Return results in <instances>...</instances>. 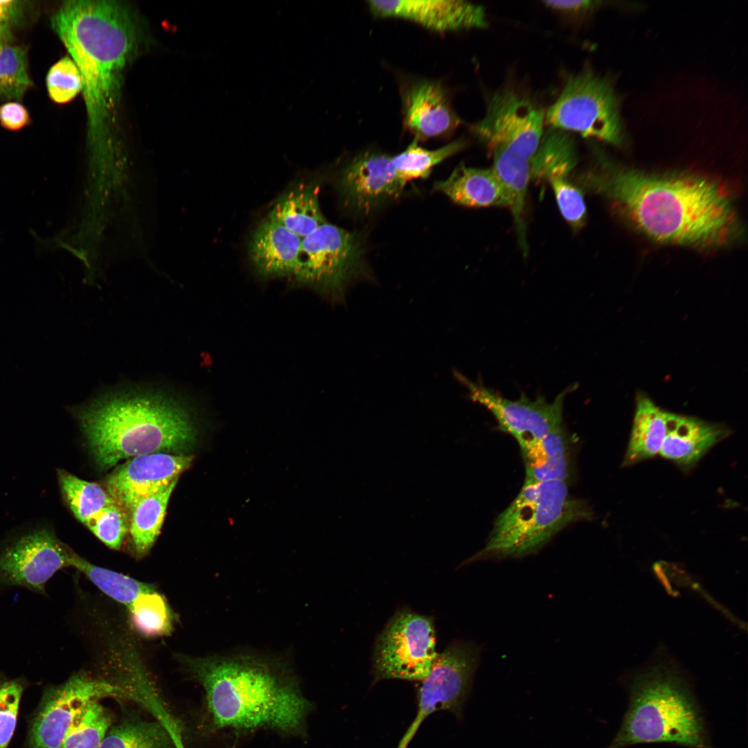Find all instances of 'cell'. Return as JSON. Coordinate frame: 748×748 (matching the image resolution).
<instances>
[{
	"instance_id": "obj_1",
	"label": "cell",
	"mask_w": 748,
	"mask_h": 748,
	"mask_svg": "<svg viewBox=\"0 0 748 748\" xmlns=\"http://www.w3.org/2000/svg\"><path fill=\"white\" fill-rule=\"evenodd\" d=\"M596 155L578 184L610 200L649 238L705 248L728 244L740 233L730 195L720 183L693 175H648Z\"/></svg>"
},
{
	"instance_id": "obj_2",
	"label": "cell",
	"mask_w": 748,
	"mask_h": 748,
	"mask_svg": "<svg viewBox=\"0 0 748 748\" xmlns=\"http://www.w3.org/2000/svg\"><path fill=\"white\" fill-rule=\"evenodd\" d=\"M181 659L203 687L216 728L294 733L303 727L310 704L282 659L242 652Z\"/></svg>"
},
{
	"instance_id": "obj_3",
	"label": "cell",
	"mask_w": 748,
	"mask_h": 748,
	"mask_svg": "<svg viewBox=\"0 0 748 748\" xmlns=\"http://www.w3.org/2000/svg\"><path fill=\"white\" fill-rule=\"evenodd\" d=\"M51 25L80 71L89 139L106 151L117 127L123 72L136 44L133 18L120 2L70 0Z\"/></svg>"
},
{
	"instance_id": "obj_4",
	"label": "cell",
	"mask_w": 748,
	"mask_h": 748,
	"mask_svg": "<svg viewBox=\"0 0 748 748\" xmlns=\"http://www.w3.org/2000/svg\"><path fill=\"white\" fill-rule=\"evenodd\" d=\"M97 465L154 453L186 455L197 435L190 409L155 392L127 391L102 396L75 410Z\"/></svg>"
},
{
	"instance_id": "obj_5",
	"label": "cell",
	"mask_w": 748,
	"mask_h": 748,
	"mask_svg": "<svg viewBox=\"0 0 748 748\" xmlns=\"http://www.w3.org/2000/svg\"><path fill=\"white\" fill-rule=\"evenodd\" d=\"M661 742L712 748L687 681L675 667L662 663L633 679L628 709L608 748Z\"/></svg>"
},
{
	"instance_id": "obj_6",
	"label": "cell",
	"mask_w": 748,
	"mask_h": 748,
	"mask_svg": "<svg viewBox=\"0 0 748 748\" xmlns=\"http://www.w3.org/2000/svg\"><path fill=\"white\" fill-rule=\"evenodd\" d=\"M587 503L569 492L567 481H525L495 519L485 546L463 564L482 559L533 553L573 523L591 519Z\"/></svg>"
},
{
	"instance_id": "obj_7",
	"label": "cell",
	"mask_w": 748,
	"mask_h": 748,
	"mask_svg": "<svg viewBox=\"0 0 748 748\" xmlns=\"http://www.w3.org/2000/svg\"><path fill=\"white\" fill-rule=\"evenodd\" d=\"M544 112L532 99L513 88L490 95L486 112L473 132L492 156L493 163L526 171L544 132Z\"/></svg>"
},
{
	"instance_id": "obj_8",
	"label": "cell",
	"mask_w": 748,
	"mask_h": 748,
	"mask_svg": "<svg viewBox=\"0 0 748 748\" xmlns=\"http://www.w3.org/2000/svg\"><path fill=\"white\" fill-rule=\"evenodd\" d=\"M545 124L584 137L620 145L625 132L620 99L609 78L589 66L570 75L544 114Z\"/></svg>"
},
{
	"instance_id": "obj_9",
	"label": "cell",
	"mask_w": 748,
	"mask_h": 748,
	"mask_svg": "<svg viewBox=\"0 0 748 748\" xmlns=\"http://www.w3.org/2000/svg\"><path fill=\"white\" fill-rule=\"evenodd\" d=\"M363 252L357 233L326 222L302 238L292 276L296 284L339 303L364 272Z\"/></svg>"
},
{
	"instance_id": "obj_10",
	"label": "cell",
	"mask_w": 748,
	"mask_h": 748,
	"mask_svg": "<svg viewBox=\"0 0 748 748\" xmlns=\"http://www.w3.org/2000/svg\"><path fill=\"white\" fill-rule=\"evenodd\" d=\"M431 616L398 610L377 636L373 655L375 681L422 680L438 655Z\"/></svg>"
},
{
	"instance_id": "obj_11",
	"label": "cell",
	"mask_w": 748,
	"mask_h": 748,
	"mask_svg": "<svg viewBox=\"0 0 748 748\" xmlns=\"http://www.w3.org/2000/svg\"><path fill=\"white\" fill-rule=\"evenodd\" d=\"M479 656L477 645L462 641L438 654L429 673L422 680L417 715L398 748H407L423 720L435 711L445 710L461 716Z\"/></svg>"
},
{
	"instance_id": "obj_12",
	"label": "cell",
	"mask_w": 748,
	"mask_h": 748,
	"mask_svg": "<svg viewBox=\"0 0 748 748\" xmlns=\"http://www.w3.org/2000/svg\"><path fill=\"white\" fill-rule=\"evenodd\" d=\"M456 380L467 390L469 398L492 413L499 430L509 434L519 445L540 439L562 427L564 402L566 395L577 389L572 384L549 402L538 395L531 400L524 393L517 400H510L481 382H474L458 371H453Z\"/></svg>"
},
{
	"instance_id": "obj_13",
	"label": "cell",
	"mask_w": 748,
	"mask_h": 748,
	"mask_svg": "<svg viewBox=\"0 0 748 748\" xmlns=\"http://www.w3.org/2000/svg\"><path fill=\"white\" fill-rule=\"evenodd\" d=\"M72 551L45 526L6 541L0 545V591L19 587L45 594L47 582L69 566Z\"/></svg>"
},
{
	"instance_id": "obj_14",
	"label": "cell",
	"mask_w": 748,
	"mask_h": 748,
	"mask_svg": "<svg viewBox=\"0 0 748 748\" xmlns=\"http://www.w3.org/2000/svg\"><path fill=\"white\" fill-rule=\"evenodd\" d=\"M105 697H127L125 686L77 674L44 693L30 731V748H61L89 703Z\"/></svg>"
},
{
	"instance_id": "obj_15",
	"label": "cell",
	"mask_w": 748,
	"mask_h": 748,
	"mask_svg": "<svg viewBox=\"0 0 748 748\" xmlns=\"http://www.w3.org/2000/svg\"><path fill=\"white\" fill-rule=\"evenodd\" d=\"M193 456L154 453L132 457L106 479L105 489L127 511L138 501L179 479L192 464Z\"/></svg>"
},
{
	"instance_id": "obj_16",
	"label": "cell",
	"mask_w": 748,
	"mask_h": 748,
	"mask_svg": "<svg viewBox=\"0 0 748 748\" xmlns=\"http://www.w3.org/2000/svg\"><path fill=\"white\" fill-rule=\"evenodd\" d=\"M405 185L396 174L392 157L371 151L354 157L342 170L338 181L339 190L347 204L363 213L398 197Z\"/></svg>"
},
{
	"instance_id": "obj_17",
	"label": "cell",
	"mask_w": 748,
	"mask_h": 748,
	"mask_svg": "<svg viewBox=\"0 0 748 748\" xmlns=\"http://www.w3.org/2000/svg\"><path fill=\"white\" fill-rule=\"evenodd\" d=\"M373 16L410 21L445 33L488 26L483 6L461 0H369Z\"/></svg>"
},
{
	"instance_id": "obj_18",
	"label": "cell",
	"mask_w": 748,
	"mask_h": 748,
	"mask_svg": "<svg viewBox=\"0 0 748 748\" xmlns=\"http://www.w3.org/2000/svg\"><path fill=\"white\" fill-rule=\"evenodd\" d=\"M404 124L415 139H427L452 132L461 120L453 109L443 86L437 81L420 80L402 93Z\"/></svg>"
},
{
	"instance_id": "obj_19",
	"label": "cell",
	"mask_w": 748,
	"mask_h": 748,
	"mask_svg": "<svg viewBox=\"0 0 748 748\" xmlns=\"http://www.w3.org/2000/svg\"><path fill=\"white\" fill-rule=\"evenodd\" d=\"M302 238L268 217L256 226L248 244L250 262L265 278L292 276Z\"/></svg>"
},
{
	"instance_id": "obj_20",
	"label": "cell",
	"mask_w": 748,
	"mask_h": 748,
	"mask_svg": "<svg viewBox=\"0 0 748 748\" xmlns=\"http://www.w3.org/2000/svg\"><path fill=\"white\" fill-rule=\"evenodd\" d=\"M729 434L721 424L668 412L667 433L659 454L683 467H691Z\"/></svg>"
},
{
	"instance_id": "obj_21",
	"label": "cell",
	"mask_w": 748,
	"mask_h": 748,
	"mask_svg": "<svg viewBox=\"0 0 748 748\" xmlns=\"http://www.w3.org/2000/svg\"><path fill=\"white\" fill-rule=\"evenodd\" d=\"M434 189L454 202L470 207H510L508 193L492 168L457 166L445 180L436 181Z\"/></svg>"
},
{
	"instance_id": "obj_22",
	"label": "cell",
	"mask_w": 748,
	"mask_h": 748,
	"mask_svg": "<svg viewBox=\"0 0 748 748\" xmlns=\"http://www.w3.org/2000/svg\"><path fill=\"white\" fill-rule=\"evenodd\" d=\"M526 479L567 481L570 474L569 446L563 427L519 445Z\"/></svg>"
},
{
	"instance_id": "obj_23",
	"label": "cell",
	"mask_w": 748,
	"mask_h": 748,
	"mask_svg": "<svg viewBox=\"0 0 748 748\" xmlns=\"http://www.w3.org/2000/svg\"><path fill=\"white\" fill-rule=\"evenodd\" d=\"M318 194L317 183H299L278 199L267 217L303 238L327 222Z\"/></svg>"
},
{
	"instance_id": "obj_24",
	"label": "cell",
	"mask_w": 748,
	"mask_h": 748,
	"mask_svg": "<svg viewBox=\"0 0 748 748\" xmlns=\"http://www.w3.org/2000/svg\"><path fill=\"white\" fill-rule=\"evenodd\" d=\"M668 414V411L648 397L638 396L623 465L635 464L660 453L667 433Z\"/></svg>"
},
{
	"instance_id": "obj_25",
	"label": "cell",
	"mask_w": 748,
	"mask_h": 748,
	"mask_svg": "<svg viewBox=\"0 0 748 748\" xmlns=\"http://www.w3.org/2000/svg\"><path fill=\"white\" fill-rule=\"evenodd\" d=\"M577 162L576 143L571 134L549 127L532 159L531 181L549 184L571 179Z\"/></svg>"
},
{
	"instance_id": "obj_26",
	"label": "cell",
	"mask_w": 748,
	"mask_h": 748,
	"mask_svg": "<svg viewBox=\"0 0 748 748\" xmlns=\"http://www.w3.org/2000/svg\"><path fill=\"white\" fill-rule=\"evenodd\" d=\"M178 479L136 502L128 510L129 532L138 556L146 554L160 533L170 497Z\"/></svg>"
},
{
	"instance_id": "obj_27",
	"label": "cell",
	"mask_w": 748,
	"mask_h": 748,
	"mask_svg": "<svg viewBox=\"0 0 748 748\" xmlns=\"http://www.w3.org/2000/svg\"><path fill=\"white\" fill-rule=\"evenodd\" d=\"M57 479L67 505L84 524L105 507L117 503L98 483L82 480L63 469L57 470Z\"/></svg>"
},
{
	"instance_id": "obj_28",
	"label": "cell",
	"mask_w": 748,
	"mask_h": 748,
	"mask_svg": "<svg viewBox=\"0 0 748 748\" xmlns=\"http://www.w3.org/2000/svg\"><path fill=\"white\" fill-rule=\"evenodd\" d=\"M69 566L83 573L105 594L127 607L141 594L154 589L150 585L93 564L73 551Z\"/></svg>"
},
{
	"instance_id": "obj_29",
	"label": "cell",
	"mask_w": 748,
	"mask_h": 748,
	"mask_svg": "<svg viewBox=\"0 0 748 748\" xmlns=\"http://www.w3.org/2000/svg\"><path fill=\"white\" fill-rule=\"evenodd\" d=\"M99 748H174V746L167 729L159 720H126L109 729Z\"/></svg>"
},
{
	"instance_id": "obj_30",
	"label": "cell",
	"mask_w": 748,
	"mask_h": 748,
	"mask_svg": "<svg viewBox=\"0 0 748 748\" xmlns=\"http://www.w3.org/2000/svg\"><path fill=\"white\" fill-rule=\"evenodd\" d=\"M465 145L463 139H458L431 150L420 146L414 139L404 151L392 157V161L398 178L406 184L412 179L427 178L435 166L463 150Z\"/></svg>"
},
{
	"instance_id": "obj_31",
	"label": "cell",
	"mask_w": 748,
	"mask_h": 748,
	"mask_svg": "<svg viewBox=\"0 0 748 748\" xmlns=\"http://www.w3.org/2000/svg\"><path fill=\"white\" fill-rule=\"evenodd\" d=\"M127 608L134 626L141 633L150 636L170 633V609L165 598L155 589L139 596Z\"/></svg>"
},
{
	"instance_id": "obj_32",
	"label": "cell",
	"mask_w": 748,
	"mask_h": 748,
	"mask_svg": "<svg viewBox=\"0 0 748 748\" xmlns=\"http://www.w3.org/2000/svg\"><path fill=\"white\" fill-rule=\"evenodd\" d=\"M33 82L26 50L11 43L0 47V99L20 101Z\"/></svg>"
},
{
	"instance_id": "obj_33",
	"label": "cell",
	"mask_w": 748,
	"mask_h": 748,
	"mask_svg": "<svg viewBox=\"0 0 748 748\" xmlns=\"http://www.w3.org/2000/svg\"><path fill=\"white\" fill-rule=\"evenodd\" d=\"M111 724L108 711L98 700L92 701L69 729L61 748H99Z\"/></svg>"
},
{
	"instance_id": "obj_34",
	"label": "cell",
	"mask_w": 748,
	"mask_h": 748,
	"mask_svg": "<svg viewBox=\"0 0 748 748\" xmlns=\"http://www.w3.org/2000/svg\"><path fill=\"white\" fill-rule=\"evenodd\" d=\"M85 525L106 546L117 550L129 532V517L124 508L114 503L97 513Z\"/></svg>"
},
{
	"instance_id": "obj_35",
	"label": "cell",
	"mask_w": 748,
	"mask_h": 748,
	"mask_svg": "<svg viewBox=\"0 0 748 748\" xmlns=\"http://www.w3.org/2000/svg\"><path fill=\"white\" fill-rule=\"evenodd\" d=\"M46 84L49 98L57 104L70 102L82 88L80 71L69 56L51 66L46 76Z\"/></svg>"
},
{
	"instance_id": "obj_36",
	"label": "cell",
	"mask_w": 748,
	"mask_h": 748,
	"mask_svg": "<svg viewBox=\"0 0 748 748\" xmlns=\"http://www.w3.org/2000/svg\"><path fill=\"white\" fill-rule=\"evenodd\" d=\"M24 685L0 673V748H7L14 733Z\"/></svg>"
},
{
	"instance_id": "obj_37",
	"label": "cell",
	"mask_w": 748,
	"mask_h": 748,
	"mask_svg": "<svg viewBox=\"0 0 748 748\" xmlns=\"http://www.w3.org/2000/svg\"><path fill=\"white\" fill-rule=\"evenodd\" d=\"M549 185L566 222L575 231L583 227L586 222L587 208L581 189L571 179L553 181Z\"/></svg>"
},
{
	"instance_id": "obj_38",
	"label": "cell",
	"mask_w": 748,
	"mask_h": 748,
	"mask_svg": "<svg viewBox=\"0 0 748 748\" xmlns=\"http://www.w3.org/2000/svg\"><path fill=\"white\" fill-rule=\"evenodd\" d=\"M30 121L28 111L19 101H8L0 106V125L9 131H18Z\"/></svg>"
},
{
	"instance_id": "obj_39",
	"label": "cell",
	"mask_w": 748,
	"mask_h": 748,
	"mask_svg": "<svg viewBox=\"0 0 748 748\" xmlns=\"http://www.w3.org/2000/svg\"><path fill=\"white\" fill-rule=\"evenodd\" d=\"M597 1H544L545 6L561 15L580 17L588 14L599 6Z\"/></svg>"
},
{
	"instance_id": "obj_40",
	"label": "cell",
	"mask_w": 748,
	"mask_h": 748,
	"mask_svg": "<svg viewBox=\"0 0 748 748\" xmlns=\"http://www.w3.org/2000/svg\"><path fill=\"white\" fill-rule=\"evenodd\" d=\"M28 1L0 0V26L12 27L21 23L28 10Z\"/></svg>"
},
{
	"instance_id": "obj_41",
	"label": "cell",
	"mask_w": 748,
	"mask_h": 748,
	"mask_svg": "<svg viewBox=\"0 0 748 748\" xmlns=\"http://www.w3.org/2000/svg\"><path fill=\"white\" fill-rule=\"evenodd\" d=\"M12 40V33L11 27L7 26H0V47L11 43Z\"/></svg>"
},
{
	"instance_id": "obj_42",
	"label": "cell",
	"mask_w": 748,
	"mask_h": 748,
	"mask_svg": "<svg viewBox=\"0 0 748 748\" xmlns=\"http://www.w3.org/2000/svg\"><path fill=\"white\" fill-rule=\"evenodd\" d=\"M170 737L173 743L174 748H186L181 737L180 731H172L170 733Z\"/></svg>"
},
{
	"instance_id": "obj_43",
	"label": "cell",
	"mask_w": 748,
	"mask_h": 748,
	"mask_svg": "<svg viewBox=\"0 0 748 748\" xmlns=\"http://www.w3.org/2000/svg\"><path fill=\"white\" fill-rule=\"evenodd\" d=\"M134 682H135V680H134ZM134 690H135V688H134ZM135 692H136V691H135Z\"/></svg>"
}]
</instances>
